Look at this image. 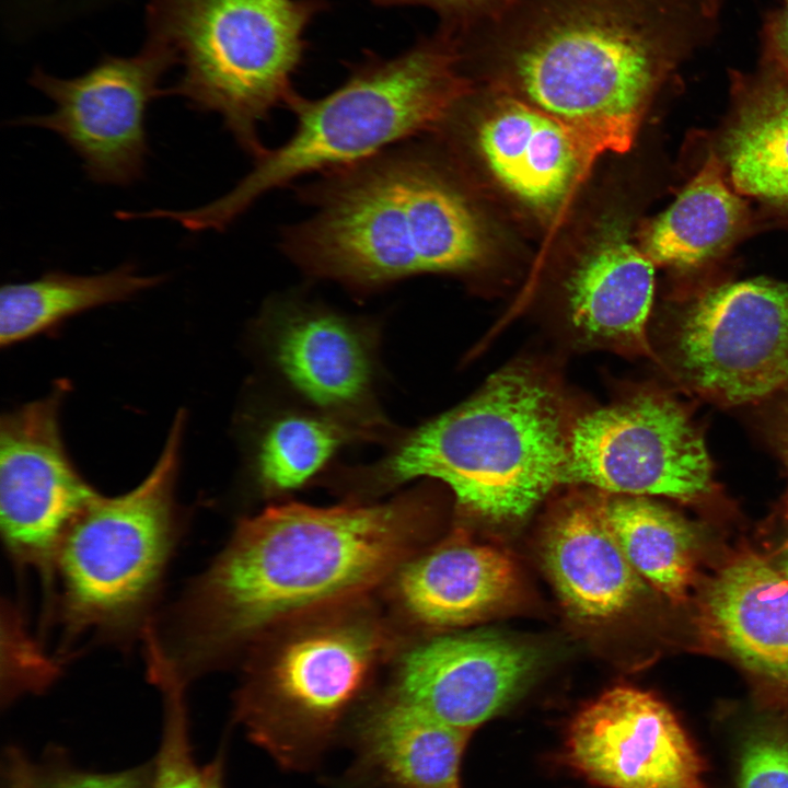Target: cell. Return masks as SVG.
Here are the masks:
<instances>
[{"label": "cell", "instance_id": "obj_20", "mask_svg": "<svg viewBox=\"0 0 788 788\" xmlns=\"http://www.w3.org/2000/svg\"><path fill=\"white\" fill-rule=\"evenodd\" d=\"M470 735L390 696L355 726L346 788H461Z\"/></svg>", "mask_w": 788, "mask_h": 788}, {"label": "cell", "instance_id": "obj_13", "mask_svg": "<svg viewBox=\"0 0 788 788\" xmlns=\"http://www.w3.org/2000/svg\"><path fill=\"white\" fill-rule=\"evenodd\" d=\"M62 386L0 422L1 532L12 559L54 582L60 542L97 495L73 467L60 431Z\"/></svg>", "mask_w": 788, "mask_h": 788}, {"label": "cell", "instance_id": "obj_30", "mask_svg": "<svg viewBox=\"0 0 788 788\" xmlns=\"http://www.w3.org/2000/svg\"><path fill=\"white\" fill-rule=\"evenodd\" d=\"M380 7L420 5L434 11L440 26L464 32L500 13L511 0H371Z\"/></svg>", "mask_w": 788, "mask_h": 788}, {"label": "cell", "instance_id": "obj_6", "mask_svg": "<svg viewBox=\"0 0 788 788\" xmlns=\"http://www.w3.org/2000/svg\"><path fill=\"white\" fill-rule=\"evenodd\" d=\"M323 0H149V39L182 67L165 95L215 113L239 147L257 159L258 130L296 91L304 32Z\"/></svg>", "mask_w": 788, "mask_h": 788}, {"label": "cell", "instance_id": "obj_5", "mask_svg": "<svg viewBox=\"0 0 788 788\" xmlns=\"http://www.w3.org/2000/svg\"><path fill=\"white\" fill-rule=\"evenodd\" d=\"M474 86L461 70L454 37L438 28L393 58L372 55L331 93L294 91L286 106L290 137L254 160L228 193L199 208L171 210L189 231H222L267 193L311 173L344 167L432 131Z\"/></svg>", "mask_w": 788, "mask_h": 788}, {"label": "cell", "instance_id": "obj_33", "mask_svg": "<svg viewBox=\"0 0 788 788\" xmlns=\"http://www.w3.org/2000/svg\"><path fill=\"white\" fill-rule=\"evenodd\" d=\"M3 770L4 788H35V767L20 750H9Z\"/></svg>", "mask_w": 788, "mask_h": 788}, {"label": "cell", "instance_id": "obj_27", "mask_svg": "<svg viewBox=\"0 0 788 788\" xmlns=\"http://www.w3.org/2000/svg\"><path fill=\"white\" fill-rule=\"evenodd\" d=\"M152 682L164 697V726L151 788H223V755L218 754L204 766L194 758L184 698L185 681L162 670Z\"/></svg>", "mask_w": 788, "mask_h": 788}, {"label": "cell", "instance_id": "obj_31", "mask_svg": "<svg viewBox=\"0 0 788 788\" xmlns=\"http://www.w3.org/2000/svg\"><path fill=\"white\" fill-rule=\"evenodd\" d=\"M756 412L757 427L788 476V389L756 405Z\"/></svg>", "mask_w": 788, "mask_h": 788}, {"label": "cell", "instance_id": "obj_26", "mask_svg": "<svg viewBox=\"0 0 788 788\" xmlns=\"http://www.w3.org/2000/svg\"><path fill=\"white\" fill-rule=\"evenodd\" d=\"M600 495L609 524L638 575L671 601L685 600L698 544L695 526L647 497Z\"/></svg>", "mask_w": 788, "mask_h": 788}, {"label": "cell", "instance_id": "obj_28", "mask_svg": "<svg viewBox=\"0 0 788 788\" xmlns=\"http://www.w3.org/2000/svg\"><path fill=\"white\" fill-rule=\"evenodd\" d=\"M738 788H788V725L766 720L745 733L738 764Z\"/></svg>", "mask_w": 788, "mask_h": 788}, {"label": "cell", "instance_id": "obj_19", "mask_svg": "<svg viewBox=\"0 0 788 788\" xmlns=\"http://www.w3.org/2000/svg\"><path fill=\"white\" fill-rule=\"evenodd\" d=\"M542 553L563 603L579 618L619 615L644 590L609 524L600 494L570 497L555 510Z\"/></svg>", "mask_w": 788, "mask_h": 788}, {"label": "cell", "instance_id": "obj_16", "mask_svg": "<svg viewBox=\"0 0 788 788\" xmlns=\"http://www.w3.org/2000/svg\"><path fill=\"white\" fill-rule=\"evenodd\" d=\"M475 140L497 179L545 215L567 201L598 160L568 127L509 92L493 102Z\"/></svg>", "mask_w": 788, "mask_h": 788}, {"label": "cell", "instance_id": "obj_2", "mask_svg": "<svg viewBox=\"0 0 788 788\" xmlns=\"http://www.w3.org/2000/svg\"><path fill=\"white\" fill-rule=\"evenodd\" d=\"M417 494L373 505L271 506L244 519L178 605L163 649L185 679L278 622L373 587L412 549Z\"/></svg>", "mask_w": 788, "mask_h": 788}, {"label": "cell", "instance_id": "obj_9", "mask_svg": "<svg viewBox=\"0 0 788 788\" xmlns=\"http://www.w3.org/2000/svg\"><path fill=\"white\" fill-rule=\"evenodd\" d=\"M653 356L686 392L722 407L788 389V285L757 278L706 289L654 324Z\"/></svg>", "mask_w": 788, "mask_h": 788}, {"label": "cell", "instance_id": "obj_3", "mask_svg": "<svg viewBox=\"0 0 788 788\" xmlns=\"http://www.w3.org/2000/svg\"><path fill=\"white\" fill-rule=\"evenodd\" d=\"M311 215L281 231L306 275L369 293L425 274L477 265L480 220L415 138L296 188Z\"/></svg>", "mask_w": 788, "mask_h": 788}, {"label": "cell", "instance_id": "obj_23", "mask_svg": "<svg viewBox=\"0 0 788 788\" xmlns=\"http://www.w3.org/2000/svg\"><path fill=\"white\" fill-rule=\"evenodd\" d=\"M743 96L725 141L730 178L742 194L788 204V74L768 67Z\"/></svg>", "mask_w": 788, "mask_h": 788}, {"label": "cell", "instance_id": "obj_11", "mask_svg": "<svg viewBox=\"0 0 788 788\" xmlns=\"http://www.w3.org/2000/svg\"><path fill=\"white\" fill-rule=\"evenodd\" d=\"M174 65L165 46L148 39L139 54L105 57L74 78L36 70L31 83L54 102L55 109L21 117L16 124L57 134L94 183L130 185L142 177L149 154L148 107L165 95L160 82Z\"/></svg>", "mask_w": 788, "mask_h": 788}, {"label": "cell", "instance_id": "obj_12", "mask_svg": "<svg viewBox=\"0 0 788 788\" xmlns=\"http://www.w3.org/2000/svg\"><path fill=\"white\" fill-rule=\"evenodd\" d=\"M258 324L271 368L306 407L371 441L387 444L396 436L376 399L374 325L298 296L270 300Z\"/></svg>", "mask_w": 788, "mask_h": 788}, {"label": "cell", "instance_id": "obj_25", "mask_svg": "<svg viewBox=\"0 0 788 788\" xmlns=\"http://www.w3.org/2000/svg\"><path fill=\"white\" fill-rule=\"evenodd\" d=\"M371 441L359 429L312 408L282 409L257 427L248 453L250 474L265 495L306 485L345 447Z\"/></svg>", "mask_w": 788, "mask_h": 788}, {"label": "cell", "instance_id": "obj_14", "mask_svg": "<svg viewBox=\"0 0 788 788\" xmlns=\"http://www.w3.org/2000/svg\"><path fill=\"white\" fill-rule=\"evenodd\" d=\"M568 765L603 788H706V764L669 706L616 686L582 708L566 741Z\"/></svg>", "mask_w": 788, "mask_h": 788}, {"label": "cell", "instance_id": "obj_17", "mask_svg": "<svg viewBox=\"0 0 788 788\" xmlns=\"http://www.w3.org/2000/svg\"><path fill=\"white\" fill-rule=\"evenodd\" d=\"M709 637L788 703V579L744 553L717 570L700 596Z\"/></svg>", "mask_w": 788, "mask_h": 788}, {"label": "cell", "instance_id": "obj_15", "mask_svg": "<svg viewBox=\"0 0 788 788\" xmlns=\"http://www.w3.org/2000/svg\"><path fill=\"white\" fill-rule=\"evenodd\" d=\"M537 659L533 648L493 634L437 637L405 656L391 696L472 733L518 697Z\"/></svg>", "mask_w": 788, "mask_h": 788}, {"label": "cell", "instance_id": "obj_32", "mask_svg": "<svg viewBox=\"0 0 788 788\" xmlns=\"http://www.w3.org/2000/svg\"><path fill=\"white\" fill-rule=\"evenodd\" d=\"M763 44L767 66L788 74V0L767 18Z\"/></svg>", "mask_w": 788, "mask_h": 788}, {"label": "cell", "instance_id": "obj_4", "mask_svg": "<svg viewBox=\"0 0 788 788\" xmlns=\"http://www.w3.org/2000/svg\"><path fill=\"white\" fill-rule=\"evenodd\" d=\"M573 418L551 376L514 364L459 406L399 430L376 461L337 467L331 479L359 495L433 478L465 511L520 519L563 484Z\"/></svg>", "mask_w": 788, "mask_h": 788}, {"label": "cell", "instance_id": "obj_29", "mask_svg": "<svg viewBox=\"0 0 788 788\" xmlns=\"http://www.w3.org/2000/svg\"><path fill=\"white\" fill-rule=\"evenodd\" d=\"M152 768L144 766L108 774L79 770L61 756L35 769V788H151Z\"/></svg>", "mask_w": 788, "mask_h": 788}, {"label": "cell", "instance_id": "obj_24", "mask_svg": "<svg viewBox=\"0 0 788 788\" xmlns=\"http://www.w3.org/2000/svg\"><path fill=\"white\" fill-rule=\"evenodd\" d=\"M164 276H143L132 264L96 275L49 271L37 279L8 283L0 293V344L11 346L78 313L125 301L153 288Z\"/></svg>", "mask_w": 788, "mask_h": 788}, {"label": "cell", "instance_id": "obj_7", "mask_svg": "<svg viewBox=\"0 0 788 788\" xmlns=\"http://www.w3.org/2000/svg\"><path fill=\"white\" fill-rule=\"evenodd\" d=\"M185 420L179 410L138 486L115 497L97 494L65 533L54 581L68 637L121 634L148 611L177 533L175 485Z\"/></svg>", "mask_w": 788, "mask_h": 788}, {"label": "cell", "instance_id": "obj_21", "mask_svg": "<svg viewBox=\"0 0 788 788\" xmlns=\"http://www.w3.org/2000/svg\"><path fill=\"white\" fill-rule=\"evenodd\" d=\"M518 571L503 551L453 541L402 566L396 592L422 624L457 627L499 610L514 595Z\"/></svg>", "mask_w": 788, "mask_h": 788}, {"label": "cell", "instance_id": "obj_8", "mask_svg": "<svg viewBox=\"0 0 788 788\" xmlns=\"http://www.w3.org/2000/svg\"><path fill=\"white\" fill-rule=\"evenodd\" d=\"M378 624L343 614L293 630L253 664L236 719L280 766H312L333 741L383 648Z\"/></svg>", "mask_w": 788, "mask_h": 788}, {"label": "cell", "instance_id": "obj_18", "mask_svg": "<svg viewBox=\"0 0 788 788\" xmlns=\"http://www.w3.org/2000/svg\"><path fill=\"white\" fill-rule=\"evenodd\" d=\"M653 265L621 229L603 235L566 283L565 315L575 340L586 347L653 356L648 324Z\"/></svg>", "mask_w": 788, "mask_h": 788}, {"label": "cell", "instance_id": "obj_34", "mask_svg": "<svg viewBox=\"0 0 788 788\" xmlns=\"http://www.w3.org/2000/svg\"><path fill=\"white\" fill-rule=\"evenodd\" d=\"M779 571L788 579V549L780 560Z\"/></svg>", "mask_w": 788, "mask_h": 788}, {"label": "cell", "instance_id": "obj_22", "mask_svg": "<svg viewBox=\"0 0 788 788\" xmlns=\"http://www.w3.org/2000/svg\"><path fill=\"white\" fill-rule=\"evenodd\" d=\"M743 200L711 154L672 205L653 220L641 250L653 264L693 268L720 253L744 222Z\"/></svg>", "mask_w": 788, "mask_h": 788}, {"label": "cell", "instance_id": "obj_1", "mask_svg": "<svg viewBox=\"0 0 788 788\" xmlns=\"http://www.w3.org/2000/svg\"><path fill=\"white\" fill-rule=\"evenodd\" d=\"M717 0H511L455 33L462 71L568 127L599 158L630 149L669 72L709 34Z\"/></svg>", "mask_w": 788, "mask_h": 788}, {"label": "cell", "instance_id": "obj_10", "mask_svg": "<svg viewBox=\"0 0 788 788\" xmlns=\"http://www.w3.org/2000/svg\"><path fill=\"white\" fill-rule=\"evenodd\" d=\"M699 502L716 491L714 465L690 407L641 387L572 420L563 484Z\"/></svg>", "mask_w": 788, "mask_h": 788}]
</instances>
